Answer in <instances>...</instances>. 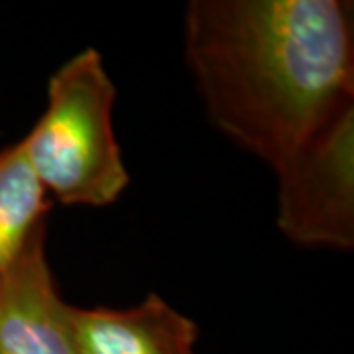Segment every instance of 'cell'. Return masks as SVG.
Returning a JSON list of instances; mask_svg holds the SVG:
<instances>
[{
  "label": "cell",
  "mask_w": 354,
  "mask_h": 354,
  "mask_svg": "<svg viewBox=\"0 0 354 354\" xmlns=\"http://www.w3.org/2000/svg\"><path fill=\"white\" fill-rule=\"evenodd\" d=\"M46 232L0 279V354H77L69 315L55 290Z\"/></svg>",
  "instance_id": "4"
},
{
  "label": "cell",
  "mask_w": 354,
  "mask_h": 354,
  "mask_svg": "<svg viewBox=\"0 0 354 354\" xmlns=\"http://www.w3.org/2000/svg\"><path fill=\"white\" fill-rule=\"evenodd\" d=\"M278 228L297 246H354V109L278 165Z\"/></svg>",
  "instance_id": "3"
},
{
  "label": "cell",
  "mask_w": 354,
  "mask_h": 354,
  "mask_svg": "<svg viewBox=\"0 0 354 354\" xmlns=\"http://www.w3.org/2000/svg\"><path fill=\"white\" fill-rule=\"evenodd\" d=\"M185 59L209 120L276 169L354 109L344 0H193Z\"/></svg>",
  "instance_id": "1"
},
{
  "label": "cell",
  "mask_w": 354,
  "mask_h": 354,
  "mask_svg": "<svg viewBox=\"0 0 354 354\" xmlns=\"http://www.w3.org/2000/svg\"><path fill=\"white\" fill-rule=\"evenodd\" d=\"M51 203L18 144L0 152V279L48 230Z\"/></svg>",
  "instance_id": "6"
},
{
  "label": "cell",
  "mask_w": 354,
  "mask_h": 354,
  "mask_svg": "<svg viewBox=\"0 0 354 354\" xmlns=\"http://www.w3.org/2000/svg\"><path fill=\"white\" fill-rule=\"evenodd\" d=\"M116 88L95 48L67 59L48 104L20 146L46 193L64 205L106 207L130 183L113 128Z\"/></svg>",
  "instance_id": "2"
},
{
  "label": "cell",
  "mask_w": 354,
  "mask_h": 354,
  "mask_svg": "<svg viewBox=\"0 0 354 354\" xmlns=\"http://www.w3.org/2000/svg\"><path fill=\"white\" fill-rule=\"evenodd\" d=\"M77 354H195V321L150 293L128 309L67 307Z\"/></svg>",
  "instance_id": "5"
}]
</instances>
